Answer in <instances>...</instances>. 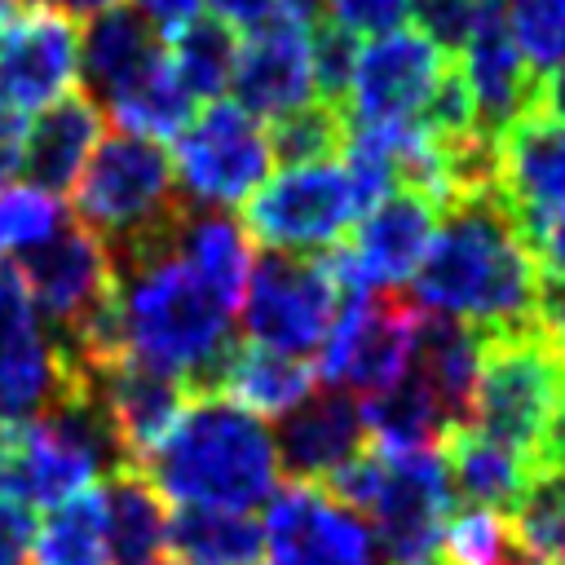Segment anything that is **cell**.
Wrapping results in <instances>:
<instances>
[{
	"label": "cell",
	"instance_id": "obj_24",
	"mask_svg": "<svg viewBox=\"0 0 565 565\" xmlns=\"http://www.w3.org/2000/svg\"><path fill=\"white\" fill-rule=\"evenodd\" d=\"M102 128H106V119L88 93L71 88L66 97L49 102L22 141V168H26L31 185H40L49 194L71 190L75 177L84 172L93 146L102 141Z\"/></svg>",
	"mask_w": 565,
	"mask_h": 565
},
{
	"label": "cell",
	"instance_id": "obj_9",
	"mask_svg": "<svg viewBox=\"0 0 565 565\" xmlns=\"http://www.w3.org/2000/svg\"><path fill=\"white\" fill-rule=\"evenodd\" d=\"M424 309L411 296L397 291H362L344 296L322 349H318V375L331 380L344 393H388L415 362Z\"/></svg>",
	"mask_w": 565,
	"mask_h": 565
},
{
	"label": "cell",
	"instance_id": "obj_28",
	"mask_svg": "<svg viewBox=\"0 0 565 565\" xmlns=\"http://www.w3.org/2000/svg\"><path fill=\"white\" fill-rule=\"evenodd\" d=\"M265 539L252 512L234 508H177L163 534L168 565H260Z\"/></svg>",
	"mask_w": 565,
	"mask_h": 565
},
{
	"label": "cell",
	"instance_id": "obj_34",
	"mask_svg": "<svg viewBox=\"0 0 565 565\" xmlns=\"http://www.w3.org/2000/svg\"><path fill=\"white\" fill-rule=\"evenodd\" d=\"M168 40V62L177 71V79L185 84L190 97H207L216 102L221 88H230V71H234V49L238 35L216 22V18H190L185 26H177Z\"/></svg>",
	"mask_w": 565,
	"mask_h": 565
},
{
	"label": "cell",
	"instance_id": "obj_8",
	"mask_svg": "<svg viewBox=\"0 0 565 565\" xmlns=\"http://www.w3.org/2000/svg\"><path fill=\"white\" fill-rule=\"evenodd\" d=\"M358 216V199L349 185L344 163L318 159V163H291L274 177H265L243 207V230L252 243L269 252H322L344 238V230Z\"/></svg>",
	"mask_w": 565,
	"mask_h": 565
},
{
	"label": "cell",
	"instance_id": "obj_21",
	"mask_svg": "<svg viewBox=\"0 0 565 565\" xmlns=\"http://www.w3.org/2000/svg\"><path fill=\"white\" fill-rule=\"evenodd\" d=\"M274 446H278V468L291 481L322 486L335 468H344L353 455H362L371 446L362 402L344 388L309 393L296 411L282 415V424L274 433Z\"/></svg>",
	"mask_w": 565,
	"mask_h": 565
},
{
	"label": "cell",
	"instance_id": "obj_40",
	"mask_svg": "<svg viewBox=\"0 0 565 565\" xmlns=\"http://www.w3.org/2000/svg\"><path fill=\"white\" fill-rule=\"evenodd\" d=\"M358 62V40L335 22H313V93L322 102L344 106V88Z\"/></svg>",
	"mask_w": 565,
	"mask_h": 565
},
{
	"label": "cell",
	"instance_id": "obj_1",
	"mask_svg": "<svg viewBox=\"0 0 565 565\" xmlns=\"http://www.w3.org/2000/svg\"><path fill=\"white\" fill-rule=\"evenodd\" d=\"M415 305L424 313L459 318L481 335L530 327L539 252L499 194H481L446 207L441 230L411 274Z\"/></svg>",
	"mask_w": 565,
	"mask_h": 565
},
{
	"label": "cell",
	"instance_id": "obj_19",
	"mask_svg": "<svg viewBox=\"0 0 565 565\" xmlns=\"http://www.w3.org/2000/svg\"><path fill=\"white\" fill-rule=\"evenodd\" d=\"M84 375L93 384V397L102 406V419L110 428V441H115V455L124 468H141L146 455L172 433L185 402L194 397L185 388V380L163 375L132 358H115Z\"/></svg>",
	"mask_w": 565,
	"mask_h": 565
},
{
	"label": "cell",
	"instance_id": "obj_13",
	"mask_svg": "<svg viewBox=\"0 0 565 565\" xmlns=\"http://www.w3.org/2000/svg\"><path fill=\"white\" fill-rule=\"evenodd\" d=\"M437 216H441V207L428 194L397 185L362 212V225H358L353 243L349 247L335 243L322 260L335 274L344 296L393 291L419 269V260L433 243Z\"/></svg>",
	"mask_w": 565,
	"mask_h": 565
},
{
	"label": "cell",
	"instance_id": "obj_31",
	"mask_svg": "<svg viewBox=\"0 0 565 565\" xmlns=\"http://www.w3.org/2000/svg\"><path fill=\"white\" fill-rule=\"evenodd\" d=\"M362 419H366V437L375 450L388 455H406V450H437L446 437V415L433 402V393L424 388V380L415 371H406L388 393H375L362 402Z\"/></svg>",
	"mask_w": 565,
	"mask_h": 565
},
{
	"label": "cell",
	"instance_id": "obj_46",
	"mask_svg": "<svg viewBox=\"0 0 565 565\" xmlns=\"http://www.w3.org/2000/svg\"><path fill=\"white\" fill-rule=\"evenodd\" d=\"M199 4H203V0H132V9L146 13V18L159 26V35H172L177 26H185V22L199 13Z\"/></svg>",
	"mask_w": 565,
	"mask_h": 565
},
{
	"label": "cell",
	"instance_id": "obj_44",
	"mask_svg": "<svg viewBox=\"0 0 565 565\" xmlns=\"http://www.w3.org/2000/svg\"><path fill=\"white\" fill-rule=\"evenodd\" d=\"M203 4H207L212 18L225 22L230 31H252V26L269 22V18L282 9V0H203Z\"/></svg>",
	"mask_w": 565,
	"mask_h": 565
},
{
	"label": "cell",
	"instance_id": "obj_11",
	"mask_svg": "<svg viewBox=\"0 0 565 565\" xmlns=\"http://www.w3.org/2000/svg\"><path fill=\"white\" fill-rule=\"evenodd\" d=\"M22 282L26 296L53 335V344L66 353L79 344V335L110 309L115 300V269L110 252L97 234L84 225H62L53 238L22 252Z\"/></svg>",
	"mask_w": 565,
	"mask_h": 565
},
{
	"label": "cell",
	"instance_id": "obj_2",
	"mask_svg": "<svg viewBox=\"0 0 565 565\" xmlns=\"http://www.w3.org/2000/svg\"><path fill=\"white\" fill-rule=\"evenodd\" d=\"M172 238L159 247L110 256L119 349L132 362L185 380L190 393H212L230 349L238 344L230 335L234 305H225L177 256Z\"/></svg>",
	"mask_w": 565,
	"mask_h": 565
},
{
	"label": "cell",
	"instance_id": "obj_53",
	"mask_svg": "<svg viewBox=\"0 0 565 565\" xmlns=\"http://www.w3.org/2000/svg\"><path fill=\"white\" fill-rule=\"evenodd\" d=\"M163 565H168V561H163Z\"/></svg>",
	"mask_w": 565,
	"mask_h": 565
},
{
	"label": "cell",
	"instance_id": "obj_47",
	"mask_svg": "<svg viewBox=\"0 0 565 565\" xmlns=\"http://www.w3.org/2000/svg\"><path fill=\"white\" fill-rule=\"evenodd\" d=\"M530 110H543V115H552V119H561V124H565V66L534 75Z\"/></svg>",
	"mask_w": 565,
	"mask_h": 565
},
{
	"label": "cell",
	"instance_id": "obj_50",
	"mask_svg": "<svg viewBox=\"0 0 565 565\" xmlns=\"http://www.w3.org/2000/svg\"><path fill=\"white\" fill-rule=\"evenodd\" d=\"M9 13H13V0H0V22H4Z\"/></svg>",
	"mask_w": 565,
	"mask_h": 565
},
{
	"label": "cell",
	"instance_id": "obj_16",
	"mask_svg": "<svg viewBox=\"0 0 565 565\" xmlns=\"http://www.w3.org/2000/svg\"><path fill=\"white\" fill-rule=\"evenodd\" d=\"M450 53H441L419 31H384L358 49L344 102L353 124H419L428 110Z\"/></svg>",
	"mask_w": 565,
	"mask_h": 565
},
{
	"label": "cell",
	"instance_id": "obj_52",
	"mask_svg": "<svg viewBox=\"0 0 565 565\" xmlns=\"http://www.w3.org/2000/svg\"><path fill=\"white\" fill-rule=\"evenodd\" d=\"M26 4H44V0H26Z\"/></svg>",
	"mask_w": 565,
	"mask_h": 565
},
{
	"label": "cell",
	"instance_id": "obj_39",
	"mask_svg": "<svg viewBox=\"0 0 565 565\" xmlns=\"http://www.w3.org/2000/svg\"><path fill=\"white\" fill-rule=\"evenodd\" d=\"M503 9L534 75L565 66V0H503Z\"/></svg>",
	"mask_w": 565,
	"mask_h": 565
},
{
	"label": "cell",
	"instance_id": "obj_36",
	"mask_svg": "<svg viewBox=\"0 0 565 565\" xmlns=\"http://www.w3.org/2000/svg\"><path fill=\"white\" fill-rule=\"evenodd\" d=\"M265 132H269L274 159L282 168H291V163H318V159L340 154L349 141V119H344V106L309 97V102L291 106L287 115L269 119Z\"/></svg>",
	"mask_w": 565,
	"mask_h": 565
},
{
	"label": "cell",
	"instance_id": "obj_26",
	"mask_svg": "<svg viewBox=\"0 0 565 565\" xmlns=\"http://www.w3.org/2000/svg\"><path fill=\"white\" fill-rule=\"evenodd\" d=\"M411 366L424 380V388L433 393V402L441 406L450 428L472 419V388H477V366H481V331L477 327H468L459 318L424 313Z\"/></svg>",
	"mask_w": 565,
	"mask_h": 565
},
{
	"label": "cell",
	"instance_id": "obj_48",
	"mask_svg": "<svg viewBox=\"0 0 565 565\" xmlns=\"http://www.w3.org/2000/svg\"><path fill=\"white\" fill-rule=\"evenodd\" d=\"M534 252H539V265L561 274L565 278V207L556 216H547V225L534 234Z\"/></svg>",
	"mask_w": 565,
	"mask_h": 565
},
{
	"label": "cell",
	"instance_id": "obj_3",
	"mask_svg": "<svg viewBox=\"0 0 565 565\" xmlns=\"http://www.w3.org/2000/svg\"><path fill=\"white\" fill-rule=\"evenodd\" d=\"M177 508L252 512L278 490V446L260 415L221 393H194L172 433L137 468Z\"/></svg>",
	"mask_w": 565,
	"mask_h": 565
},
{
	"label": "cell",
	"instance_id": "obj_35",
	"mask_svg": "<svg viewBox=\"0 0 565 565\" xmlns=\"http://www.w3.org/2000/svg\"><path fill=\"white\" fill-rule=\"evenodd\" d=\"M106 106H110V115H115V124H119L124 132H141V137L163 141V137H177V132L190 124L194 97L185 93V84L177 79L172 62H168V53H163L132 88H124V93H119L115 102H106Z\"/></svg>",
	"mask_w": 565,
	"mask_h": 565
},
{
	"label": "cell",
	"instance_id": "obj_23",
	"mask_svg": "<svg viewBox=\"0 0 565 565\" xmlns=\"http://www.w3.org/2000/svg\"><path fill=\"white\" fill-rule=\"evenodd\" d=\"M441 468L450 481V494L459 508H490V512H508L512 499L521 494L534 459L521 455L516 446L490 437L477 424H455L446 428L441 446Z\"/></svg>",
	"mask_w": 565,
	"mask_h": 565
},
{
	"label": "cell",
	"instance_id": "obj_29",
	"mask_svg": "<svg viewBox=\"0 0 565 565\" xmlns=\"http://www.w3.org/2000/svg\"><path fill=\"white\" fill-rule=\"evenodd\" d=\"M102 499H106L110 565H163L168 512L154 486L137 468H115L106 472Z\"/></svg>",
	"mask_w": 565,
	"mask_h": 565
},
{
	"label": "cell",
	"instance_id": "obj_43",
	"mask_svg": "<svg viewBox=\"0 0 565 565\" xmlns=\"http://www.w3.org/2000/svg\"><path fill=\"white\" fill-rule=\"evenodd\" d=\"M35 516L18 499L0 494V565H31Z\"/></svg>",
	"mask_w": 565,
	"mask_h": 565
},
{
	"label": "cell",
	"instance_id": "obj_6",
	"mask_svg": "<svg viewBox=\"0 0 565 565\" xmlns=\"http://www.w3.org/2000/svg\"><path fill=\"white\" fill-rule=\"evenodd\" d=\"M565 402V353L534 327L481 335V366L472 388V419L490 437L516 446L539 463L552 419Z\"/></svg>",
	"mask_w": 565,
	"mask_h": 565
},
{
	"label": "cell",
	"instance_id": "obj_10",
	"mask_svg": "<svg viewBox=\"0 0 565 565\" xmlns=\"http://www.w3.org/2000/svg\"><path fill=\"white\" fill-rule=\"evenodd\" d=\"M168 159L190 207H234L269 177L274 150L256 115L238 102H212L177 132Z\"/></svg>",
	"mask_w": 565,
	"mask_h": 565
},
{
	"label": "cell",
	"instance_id": "obj_49",
	"mask_svg": "<svg viewBox=\"0 0 565 565\" xmlns=\"http://www.w3.org/2000/svg\"><path fill=\"white\" fill-rule=\"evenodd\" d=\"M110 4H119V0H57V9H66L71 18H93V13L110 9Z\"/></svg>",
	"mask_w": 565,
	"mask_h": 565
},
{
	"label": "cell",
	"instance_id": "obj_45",
	"mask_svg": "<svg viewBox=\"0 0 565 565\" xmlns=\"http://www.w3.org/2000/svg\"><path fill=\"white\" fill-rule=\"evenodd\" d=\"M22 141H26V115L0 106V185L22 168Z\"/></svg>",
	"mask_w": 565,
	"mask_h": 565
},
{
	"label": "cell",
	"instance_id": "obj_18",
	"mask_svg": "<svg viewBox=\"0 0 565 565\" xmlns=\"http://www.w3.org/2000/svg\"><path fill=\"white\" fill-rule=\"evenodd\" d=\"M313 22L318 18L278 9L238 40L230 88L247 115L278 119L313 97Z\"/></svg>",
	"mask_w": 565,
	"mask_h": 565
},
{
	"label": "cell",
	"instance_id": "obj_41",
	"mask_svg": "<svg viewBox=\"0 0 565 565\" xmlns=\"http://www.w3.org/2000/svg\"><path fill=\"white\" fill-rule=\"evenodd\" d=\"M406 18H415L419 35L433 40L441 53H459L472 31L477 0H411Z\"/></svg>",
	"mask_w": 565,
	"mask_h": 565
},
{
	"label": "cell",
	"instance_id": "obj_12",
	"mask_svg": "<svg viewBox=\"0 0 565 565\" xmlns=\"http://www.w3.org/2000/svg\"><path fill=\"white\" fill-rule=\"evenodd\" d=\"M450 508L455 494L437 450H406V455L375 450V481L362 503V516H371L375 543L393 565L433 561Z\"/></svg>",
	"mask_w": 565,
	"mask_h": 565
},
{
	"label": "cell",
	"instance_id": "obj_14",
	"mask_svg": "<svg viewBox=\"0 0 565 565\" xmlns=\"http://www.w3.org/2000/svg\"><path fill=\"white\" fill-rule=\"evenodd\" d=\"M260 521L265 565H380L375 530L313 481L278 486Z\"/></svg>",
	"mask_w": 565,
	"mask_h": 565
},
{
	"label": "cell",
	"instance_id": "obj_22",
	"mask_svg": "<svg viewBox=\"0 0 565 565\" xmlns=\"http://www.w3.org/2000/svg\"><path fill=\"white\" fill-rule=\"evenodd\" d=\"M459 53H463L459 71L472 93L477 124L481 132L499 137V128L530 106V88H534V71L512 40L503 0H477V18Z\"/></svg>",
	"mask_w": 565,
	"mask_h": 565
},
{
	"label": "cell",
	"instance_id": "obj_33",
	"mask_svg": "<svg viewBox=\"0 0 565 565\" xmlns=\"http://www.w3.org/2000/svg\"><path fill=\"white\" fill-rule=\"evenodd\" d=\"M31 565H110L102 486L49 508V521L35 525Z\"/></svg>",
	"mask_w": 565,
	"mask_h": 565
},
{
	"label": "cell",
	"instance_id": "obj_15",
	"mask_svg": "<svg viewBox=\"0 0 565 565\" xmlns=\"http://www.w3.org/2000/svg\"><path fill=\"white\" fill-rule=\"evenodd\" d=\"M79 380L84 371L71 366L44 331L22 274L0 260V424L49 411Z\"/></svg>",
	"mask_w": 565,
	"mask_h": 565
},
{
	"label": "cell",
	"instance_id": "obj_38",
	"mask_svg": "<svg viewBox=\"0 0 565 565\" xmlns=\"http://www.w3.org/2000/svg\"><path fill=\"white\" fill-rule=\"evenodd\" d=\"M66 225V207L57 194L40 190V185H0V260L4 256H22L35 243L53 238Z\"/></svg>",
	"mask_w": 565,
	"mask_h": 565
},
{
	"label": "cell",
	"instance_id": "obj_30",
	"mask_svg": "<svg viewBox=\"0 0 565 565\" xmlns=\"http://www.w3.org/2000/svg\"><path fill=\"white\" fill-rule=\"evenodd\" d=\"M177 256L225 300L238 309L247 274H252V238L238 221H230L225 212H185L172 238Z\"/></svg>",
	"mask_w": 565,
	"mask_h": 565
},
{
	"label": "cell",
	"instance_id": "obj_42",
	"mask_svg": "<svg viewBox=\"0 0 565 565\" xmlns=\"http://www.w3.org/2000/svg\"><path fill=\"white\" fill-rule=\"evenodd\" d=\"M411 0H327V13L349 35H384L397 31Z\"/></svg>",
	"mask_w": 565,
	"mask_h": 565
},
{
	"label": "cell",
	"instance_id": "obj_5",
	"mask_svg": "<svg viewBox=\"0 0 565 565\" xmlns=\"http://www.w3.org/2000/svg\"><path fill=\"white\" fill-rule=\"evenodd\" d=\"M75 212L110 256L159 247L177 234L190 203L177 190L168 150L141 132H110L75 177Z\"/></svg>",
	"mask_w": 565,
	"mask_h": 565
},
{
	"label": "cell",
	"instance_id": "obj_32",
	"mask_svg": "<svg viewBox=\"0 0 565 565\" xmlns=\"http://www.w3.org/2000/svg\"><path fill=\"white\" fill-rule=\"evenodd\" d=\"M503 516L530 565H565V468L534 463Z\"/></svg>",
	"mask_w": 565,
	"mask_h": 565
},
{
	"label": "cell",
	"instance_id": "obj_7",
	"mask_svg": "<svg viewBox=\"0 0 565 565\" xmlns=\"http://www.w3.org/2000/svg\"><path fill=\"white\" fill-rule=\"evenodd\" d=\"M340 305H344V291H340L335 274L327 269V260L269 252V256L252 260V274H247L243 300H238V318H243V335L252 344H265V349L291 353V358H309L322 349Z\"/></svg>",
	"mask_w": 565,
	"mask_h": 565
},
{
	"label": "cell",
	"instance_id": "obj_17",
	"mask_svg": "<svg viewBox=\"0 0 565 565\" xmlns=\"http://www.w3.org/2000/svg\"><path fill=\"white\" fill-rule=\"evenodd\" d=\"M79 75V22L57 4H26L0 22V106L26 115L66 97Z\"/></svg>",
	"mask_w": 565,
	"mask_h": 565
},
{
	"label": "cell",
	"instance_id": "obj_37",
	"mask_svg": "<svg viewBox=\"0 0 565 565\" xmlns=\"http://www.w3.org/2000/svg\"><path fill=\"white\" fill-rule=\"evenodd\" d=\"M433 561L437 565H530L512 539L508 516L490 508H463L446 516Z\"/></svg>",
	"mask_w": 565,
	"mask_h": 565
},
{
	"label": "cell",
	"instance_id": "obj_51",
	"mask_svg": "<svg viewBox=\"0 0 565 565\" xmlns=\"http://www.w3.org/2000/svg\"><path fill=\"white\" fill-rule=\"evenodd\" d=\"M419 565H437V561H419Z\"/></svg>",
	"mask_w": 565,
	"mask_h": 565
},
{
	"label": "cell",
	"instance_id": "obj_4",
	"mask_svg": "<svg viewBox=\"0 0 565 565\" xmlns=\"http://www.w3.org/2000/svg\"><path fill=\"white\" fill-rule=\"evenodd\" d=\"M124 468L93 397V384H75L49 411L0 424V494L22 508H57L97 486V477Z\"/></svg>",
	"mask_w": 565,
	"mask_h": 565
},
{
	"label": "cell",
	"instance_id": "obj_20",
	"mask_svg": "<svg viewBox=\"0 0 565 565\" xmlns=\"http://www.w3.org/2000/svg\"><path fill=\"white\" fill-rule=\"evenodd\" d=\"M494 150H499V199L534 243L547 216L565 207V124L525 106L499 128Z\"/></svg>",
	"mask_w": 565,
	"mask_h": 565
},
{
	"label": "cell",
	"instance_id": "obj_27",
	"mask_svg": "<svg viewBox=\"0 0 565 565\" xmlns=\"http://www.w3.org/2000/svg\"><path fill=\"white\" fill-rule=\"evenodd\" d=\"M313 384H318V366H309V358H291L265 344H234L212 393L238 402L260 419L265 415L282 419L313 393Z\"/></svg>",
	"mask_w": 565,
	"mask_h": 565
},
{
	"label": "cell",
	"instance_id": "obj_25",
	"mask_svg": "<svg viewBox=\"0 0 565 565\" xmlns=\"http://www.w3.org/2000/svg\"><path fill=\"white\" fill-rule=\"evenodd\" d=\"M163 57V35L159 26L124 4H110L88 18L79 31V71L88 88L106 102H115L124 88H132L154 62Z\"/></svg>",
	"mask_w": 565,
	"mask_h": 565
}]
</instances>
